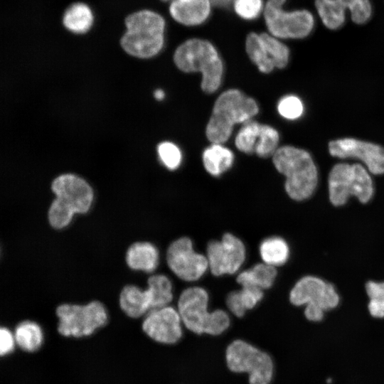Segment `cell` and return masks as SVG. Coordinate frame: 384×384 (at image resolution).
<instances>
[{
  "mask_svg": "<svg viewBox=\"0 0 384 384\" xmlns=\"http://www.w3.org/2000/svg\"><path fill=\"white\" fill-rule=\"evenodd\" d=\"M273 164L286 178L284 188L294 201L310 198L319 181L317 166L309 151L291 145L279 146L272 156Z\"/></svg>",
  "mask_w": 384,
  "mask_h": 384,
  "instance_id": "1",
  "label": "cell"
},
{
  "mask_svg": "<svg viewBox=\"0 0 384 384\" xmlns=\"http://www.w3.org/2000/svg\"><path fill=\"white\" fill-rule=\"evenodd\" d=\"M258 112L259 106L253 98L238 89H228L215 101L206 136L210 143L223 144L230 139L235 124L252 120Z\"/></svg>",
  "mask_w": 384,
  "mask_h": 384,
  "instance_id": "2",
  "label": "cell"
},
{
  "mask_svg": "<svg viewBox=\"0 0 384 384\" xmlns=\"http://www.w3.org/2000/svg\"><path fill=\"white\" fill-rule=\"evenodd\" d=\"M176 66L184 73L200 72L201 90L212 94L220 87L223 64L218 52L209 41L191 38L177 47L174 53Z\"/></svg>",
  "mask_w": 384,
  "mask_h": 384,
  "instance_id": "3",
  "label": "cell"
},
{
  "mask_svg": "<svg viewBox=\"0 0 384 384\" xmlns=\"http://www.w3.org/2000/svg\"><path fill=\"white\" fill-rule=\"evenodd\" d=\"M127 31L120 39L123 50L138 58L158 54L164 43L165 21L159 14L141 10L125 18Z\"/></svg>",
  "mask_w": 384,
  "mask_h": 384,
  "instance_id": "4",
  "label": "cell"
},
{
  "mask_svg": "<svg viewBox=\"0 0 384 384\" xmlns=\"http://www.w3.org/2000/svg\"><path fill=\"white\" fill-rule=\"evenodd\" d=\"M328 192L331 203L336 207L345 205L353 196L367 203L374 194L370 173L359 163L336 164L329 174Z\"/></svg>",
  "mask_w": 384,
  "mask_h": 384,
  "instance_id": "5",
  "label": "cell"
},
{
  "mask_svg": "<svg viewBox=\"0 0 384 384\" xmlns=\"http://www.w3.org/2000/svg\"><path fill=\"white\" fill-rule=\"evenodd\" d=\"M58 331L66 337L80 338L92 334L108 321V312L100 300L86 304L63 303L57 306Z\"/></svg>",
  "mask_w": 384,
  "mask_h": 384,
  "instance_id": "6",
  "label": "cell"
},
{
  "mask_svg": "<svg viewBox=\"0 0 384 384\" xmlns=\"http://www.w3.org/2000/svg\"><path fill=\"white\" fill-rule=\"evenodd\" d=\"M286 0H268L264 9L267 28L271 35L281 39H302L308 37L315 26V18L307 9L287 11Z\"/></svg>",
  "mask_w": 384,
  "mask_h": 384,
  "instance_id": "7",
  "label": "cell"
},
{
  "mask_svg": "<svg viewBox=\"0 0 384 384\" xmlns=\"http://www.w3.org/2000/svg\"><path fill=\"white\" fill-rule=\"evenodd\" d=\"M228 368L235 373H247L250 384H270L274 373L272 358L249 343L237 339L226 349Z\"/></svg>",
  "mask_w": 384,
  "mask_h": 384,
  "instance_id": "8",
  "label": "cell"
},
{
  "mask_svg": "<svg viewBox=\"0 0 384 384\" xmlns=\"http://www.w3.org/2000/svg\"><path fill=\"white\" fill-rule=\"evenodd\" d=\"M245 50L251 61L262 73L268 74L274 68L283 69L289 63V48L270 33H249Z\"/></svg>",
  "mask_w": 384,
  "mask_h": 384,
  "instance_id": "9",
  "label": "cell"
},
{
  "mask_svg": "<svg viewBox=\"0 0 384 384\" xmlns=\"http://www.w3.org/2000/svg\"><path fill=\"white\" fill-rule=\"evenodd\" d=\"M314 6L324 26L332 31L344 25L346 10L351 21L358 25L366 23L373 14L370 0H314Z\"/></svg>",
  "mask_w": 384,
  "mask_h": 384,
  "instance_id": "10",
  "label": "cell"
},
{
  "mask_svg": "<svg viewBox=\"0 0 384 384\" xmlns=\"http://www.w3.org/2000/svg\"><path fill=\"white\" fill-rule=\"evenodd\" d=\"M166 257L169 269L183 281H196L209 268L207 257L196 252L192 241L187 237L172 242Z\"/></svg>",
  "mask_w": 384,
  "mask_h": 384,
  "instance_id": "11",
  "label": "cell"
},
{
  "mask_svg": "<svg viewBox=\"0 0 384 384\" xmlns=\"http://www.w3.org/2000/svg\"><path fill=\"white\" fill-rule=\"evenodd\" d=\"M328 148L329 154L334 157L358 159L370 174H384V147L379 144L346 137L330 141Z\"/></svg>",
  "mask_w": 384,
  "mask_h": 384,
  "instance_id": "12",
  "label": "cell"
},
{
  "mask_svg": "<svg viewBox=\"0 0 384 384\" xmlns=\"http://www.w3.org/2000/svg\"><path fill=\"white\" fill-rule=\"evenodd\" d=\"M245 255L243 242L230 233L224 234L220 240L209 242L207 246L209 269L215 276L237 272L244 263Z\"/></svg>",
  "mask_w": 384,
  "mask_h": 384,
  "instance_id": "13",
  "label": "cell"
},
{
  "mask_svg": "<svg viewBox=\"0 0 384 384\" xmlns=\"http://www.w3.org/2000/svg\"><path fill=\"white\" fill-rule=\"evenodd\" d=\"M289 301L297 306L316 305L326 311L337 307L340 297L332 284L320 277L307 275L292 287Z\"/></svg>",
  "mask_w": 384,
  "mask_h": 384,
  "instance_id": "14",
  "label": "cell"
},
{
  "mask_svg": "<svg viewBox=\"0 0 384 384\" xmlns=\"http://www.w3.org/2000/svg\"><path fill=\"white\" fill-rule=\"evenodd\" d=\"M50 190L54 197L68 204L76 215L88 213L95 203V191L83 178L74 174H63L51 182Z\"/></svg>",
  "mask_w": 384,
  "mask_h": 384,
  "instance_id": "15",
  "label": "cell"
},
{
  "mask_svg": "<svg viewBox=\"0 0 384 384\" xmlns=\"http://www.w3.org/2000/svg\"><path fill=\"white\" fill-rule=\"evenodd\" d=\"M208 294L202 287H192L184 289L178 301V311L183 325L191 331L206 334L213 311H208Z\"/></svg>",
  "mask_w": 384,
  "mask_h": 384,
  "instance_id": "16",
  "label": "cell"
},
{
  "mask_svg": "<svg viewBox=\"0 0 384 384\" xmlns=\"http://www.w3.org/2000/svg\"><path fill=\"white\" fill-rule=\"evenodd\" d=\"M181 322L178 310L169 305L148 312L142 327L144 332L154 341L173 344L182 336Z\"/></svg>",
  "mask_w": 384,
  "mask_h": 384,
  "instance_id": "17",
  "label": "cell"
},
{
  "mask_svg": "<svg viewBox=\"0 0 384 384\" xmlns=\"http://www.w3.org/2000/svg\"><path fill=\"white\" fill-rule=\"evenodd\" d=\"M159 262V250L149 241H134L124 252V263L133 271L151 273L157 268Z\"/></svg>",
  "mask_w": 384,
  "mask_h": 384,
  "instance_id": "18",
  "label": "cell"
},
{
  "mask_svg": "<svg viewBox=\"0 0 384 384\" xmlns=\"http://www.w3.org/2000/svg\"><path fill=\"white\" fill-rule=\"evenodd\" d=\"M118 302L120 309L132 319L140 318L152 309L149 291L135 284L129 283L122 287Z\"/></svg>",
  "mask_w": 384,
  "mask_h": 384,
  "instance_id": "19",
  "label": "cell"
},
{
  "mask_svg": "<svg viewBox=\"0 0 384 384\" xmlns=\"http://www.w3.org/2000/svg\"><path fill=\"white\" fill-rule=\"evenodd\" d=\"M209 0H174L169 12L178 23L186 26H196L203 23L210 13Z\"/></svg>",
  "mask_w": 384,
  "mask_h": 384,
  "instance_id": "20",
  "label": "cell"
},
{
  "mask_svg": "<svg viewBox=\"0 0 384 384\" xmlns=\"http://www.w3.org/2000/svg\"><path fill=\"white\" fill-rule=\"evenodd\" d=\"M202 160L206 171L213 176H218L233 166L234 154L222 144L211 143L203 151Z\"/></svg>",
  "mask_w": 384,
  "mask_h": 384,
  "instance_id": "21",
  "label": "cell"
},
{
  "mask_svg": "<svg viewBox=\"0 0 384 384\" xmlns=\"http://www.w3.org/2000/svg\"><path fill=\"white\" fill-rule=\"evenodd\" d=\"M277 274L276 267L262 262L241 272L236 281L241 287H252L264 290L272 287Z\"/></svg>",
  "mask_w": 384,
  "mask_h": 384,
  "instance_id": "22",
  "label": "cell"
},
{
  "mask_svg": "<svg viewBox=\"0 0 384 384\" xmlns=\"http://www.w3.org/2000/svg\"><path fill=\"white\" fill-rule=\"evenodd\" d=\"M91 9L85 3L71 4L64 12L63 23L66 29L78 34L87 32L93 23Z\"/></svg>",
  "mask_w": 384,
  "mask_h": 384,
  "instance_id": "23",
  "label": "cell"
},
{
  "mask_svg": "<svg viewBox=\"0 0 384 384\" xmlns=\"http://www.w3.org/2000/svg\"><path fill=\"white\" fill-rule=\"evenodd\" d=\"M263 297V290L252 287L230 292L226 299L229 310L236 316L242 317L247 310L254 308Z\"/></svg>",
  "mask_w": 384,
  "mask_h": 384,
  "instance_id": "24",
  "label": "cell"
},
{
  "mask_svg": "<svg viewBox=\"0 0 384 384\" xmlns=\"http://www.w3.org/2000/svg\"><path fill=\"white\" fill-rule=\"evenodd\" d=\"M16 343L23 351L34 352L40 348L43 341V332L40 325L31 320L22 321L14 332Z\"/></svg>",
  "mask_w": 384,
  "mask_h": 384,
  "instance_id": "25",
  "label": "cell"
},
{
  "mask_svg": "<svg viewBox=\"0 0 384 384\" xmlns=\"http://www.w3.org/2000/svg\"><path fill=\"white\" fill-rule=\"evenodd\" d=\"M260 255L264 263L274 267L284 265L289 257L287 242L280 237H270L260 245Z\"/></svg>",
  "mask_w": 384,
  "mask_h": 384,
  "instance_id": "26",
  "label": "cell"
},
{
  "mask_svg": "<svg viewBox=\"0 0 384 384\" xmlns=\"http://www.w3.org/2000/svg\"><path fill=\"white\" fill-rule=\"evenodd\" d=\"M146 288L151 297V310L169 306L173 299L172 283L165 274H155L149 276L146 281Z\"/></svg>",
  "mask_w": 384,
  "mask_h": 384,
  "instance_id": "27",
  "label": "cell"
},
{
  "mask_svg": "<svg viewBox=\"0 0 384 384\" xmlns=\"http://www.w3.org/2000/svg\"><path fill=\"white\" fill-rule=\"evenodd\" d=\"M75 215V211L68 204L54 197L48 206L46 220L52 229L61 231L71 225Z\"/></svg>",
  "mask_w": 384,
  "mask_h": 384,
  "instance_id": "28",
  "label": "cell"
},
{
  "mask_svg": "<svg viewBox=\"0 0 384 384\" xmlns=\"http://www.w3.org/2000/svg\"><path fill=\"white\" fill-rule=\"evenodd\" d=\"M259 122L250 120L243 124L235 138L236 148L247 154L255 153L260 130Z\"/></svg>",
  "mask_w": 384,
  "mask_h": 384,
  "instance_id": "29",
  "label": "cell"
},
{
  "mask_svg": "<svg viewBox=\"0 0 384 384\" xmlns=\"http://www.w3.org/2000/svg\"><path fill=\"white\" fill-rule=\"evenodd\" d=\"M279 135L274 127L261 124L255 153L260 158L274 155L279 146Z\"/></svg>",
  "mask_w": 384,
  "mask_h": 384,
  "instance_id": "30",
  "label": "cell"
},
{
  "mask_svg": "<svg viewBox=\"0 0 384 384\" xmlns=\"http://www.w3.org/2000/svg\"><path fill=\"white\" fill-rule=\"evenodd\" d=\"M366 291L370 314L377 319L384 318V282L369 281L366 284Z\"/></svg>",
  "mask_w": 384,
  "mask_h": 384,
  "instance_id": "31",
  "label": "cell"
},
{
  "mask_svg": "<svg viewBox=\"0 0 384 384\" xmlns=\"http://www.w3.org/2000/svg\"><path fill=\"white\" fill-rule=\"evenodd\" d=\"M159 157L162 164L169 170H175L180 166L182 159L179 148L172 142H164L157 147Z\"/></svg>",
  "mask_w": 384,
  "mask_h": 384,
  "instance_id": "32",
  "label": "cell"
},
{
  "mask_svg": "<svg viewBox=\"0 0 384 384\" xmlns=\"http://www.w3.org/2000/svg\"><path fill=\"white\" fill-rule=\"evenodd\" d=\"M277 110L284 118L294 120L299 118L304 112L302 101L293 95H286L278 102Z\"/></svg>",
  "mask_w": 384,
  "mask_h": 384,
  "instance_id": "33",
  "label": "cell"
},
{
  "mask_svg": "<svg viewBox=\"0 0 384 384\" xmlns=\"http://www.w3.org/2000/svg\"><path fill=\"white\" fill-rule=\"evenodd\" d=\"M233 4L237 14L247 20L256 18L263 9L262 0H233Z\"/></svg>",
  "mask_w": 384,
  "mask_h": 384,
  "instance_id": "34",
  "label": "cell"
},
{
  "mask_svg": "<svg viewBox=\"0 0 384 384\" xmlns=\"http://www.w3.org/2000/svg\"><path fill=\"white\" fill-rule=\"evenodd\" d=\"M230 319L226 311L222 309L213 311L207 334L218 336L223 333L229 327Z\"/></svg>",
  "mask_w": 384,
  "mask_h": 384,
  "instance_id": "35",
  "label": "cell"
},
{
  "mask_svg": "<svg viewBox=\"0 0 384 384\" xmlns=\"http://www.w3.org/2000/svg\"><path fill=\"white\" fill-rule=\"evenodd\" d=\"M16 343L14 334L6 327L0 329V354L4 356L13 351Z\"/></svg>",
  "mask_w": 384,
  "mask_h": 384,
  "instance_id": "36",
  "label": "cell"
},
{
  "mask_svg": "<svg viewBox=\"0 0 384 384\" xmlns=\"http://www.w3.org/2000/svg\"><path fill=\"white\" fill-rule=\"evenodd\" d=\"M324 311L319 306L309 304L305 306L304 316L310 321L318 322L323 319Z\"/></svg>",
  "mask_w": 384,
  "mask_h": 384,
  "instance_id": "37",
  "label": "cell"
},
{
  "mask_svg": "<svg viewBox=\"0 0 384 384\" xmlns=\"http://www.w3.org/2000/svg\"><path fill=\"white\" fill-rule=\"evenodd\" d=\"M233 0H209L211 4L220 7H225L229 5Z\"/></svg>",
  "mask_w": 384,
  "mask_h": 384,
  "instance_id": "38",
  "label": "cell"
},
{
  "mask_svg": "<svg viewBox=\"0 0 384 384\" xmlns=\"http://www.w3.org/2000/svg\"><path fill=\"white\" fill-rule=\"evenodd\" d=\"M164 92L162 90L159 89L154 92V97L158 100H161L164 97Z\"/></svg>",
  "mask_w": 384,
  "mask_h": 384,
  "instance_id": "39",
  "label": "cell"
},
{
  "mask_svg": "<svg viewBox=\"0 0 384 384\" xmlns=\"http://www.w3.org/2000/svg\"><path fill=\"white\" fill-rule=\"evenodd\" d=\"M161 1H172L174 0H161Z\"/></svg>",
  "mask_w": 384,
  "mask_h": 384,
  "instance_id": "40",
  "label": "cell"
}]
</instances>
